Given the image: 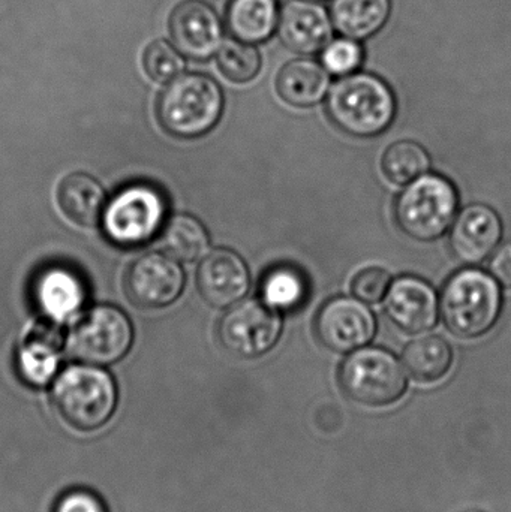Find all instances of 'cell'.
Instances as JSON below:
<instances>
[{
	"label": "cell",
	"mask_w": 511,
	"mask_h": 512,
	"mask_svg": "<svg viewBox=\"0 0 511 512\" xmlns=\"http://www.w3.org/2000/svg\"><path fill=\"white\" fill-rule=\"evenodd\" d=\"M330 120L351 137H377L392 125L396 98L377 75L354 72L330 87L326 99Z\"/></svg>",
	"instance_id": "6da1fadb"
},
{
	"label": "cell",
	"mask_w": 511,
	"mask_h": 512,
	"mask_svg": "<svg viewBox=\"0 0 511 512\" xmlns=\"http://www.w3.org/2000/svg\"><path fill=\"white\" fill-rule=\"evenodd\" d=\"M224 110V95L213 78L203 74L179 75L170 81L156 102V116L165 132L191 140L215 128Z\"/></svg>",
	"instance_id": "7a4b0ae2"
},
{
	"label": "cell",
	"mask_w": 511,
	"mask_h": 512,
	"mask_svg": "<svg viewBox=\"0 0 511 512\" xmlns=\"http://www.w3.org/2000/svg\"><path fill=\"white\" fill-rule=\"evenodd\" d=\"M440 309L444 324L455 336L480 337L494 327L500 316V286L485 271L465 268L447 280Z\"/></svg>",
	"instance_id": "3957f363"
},
{
	"label": "cell",
	"mask_w": 511,
	"mask_h": 512,
	"mask_svg": "<svg viewBox=\"0 0 511 512\" xmlns=\"http://www.w3.org/2000/svg\"><path fill=\"white\" fill-rule=\"evenodd\" d=\"M59 417L81 432L104 426L117 403L113 378L98 367L71 366L60 373L51 391Z\"/></svg>",
	"instance_id": "277c9868"
},
{
	"label": "cell",
	"mask_w": 511,
	"mask_h": 512,
	"mask_svg": "<svg viewBox=\"0 0 511 512\" xmlns=\"http://www.w3.org/2000/svg\"><path fill=\"white\" fill-rule=\"evenodd\" d=\"M456 210L455 186L438 174H426L408 183L395 203L399 228L420 242H432L444 236L455 221Z\"/></svg>",
	"instance_id": "5b68a950"
},
{
	"label": "cell",
	"mask_w": 511,
	"mask_h": 512,
	"mask_svg": "<svg viewBox=\"0 0 511 512\" xmlns=\"http://www.w3.org/2000/svg\"><path fill=\"white\" fill-rule=\"evenodd\" d=\"M167 201L155 186L135 183L114 195L102 215L105 236L123 249L149 243L164 225Z\"/></svg>",
	"instance_id": "8992f818"
},
{
	"label": "cell",
	"mask_w": 511,
	"mask_h": 512,
	"mask_svg": "<svg viewBox=\"0 0 511 512\" xmlns=\"http://www.w3.org/2000/svg\"><path fill=\"white\" fill-rule=\"evenodd\" d=\"M339 381L351 400L371 408L392 405L407 390L404 367L392 352L381 348L357 349L348 355Z\"/></svg>",
	"instance_id": "52a82bcc"
},
{
	"label": "cell",
	"mask_w": 511,
	"mask_h": 512,
	"mask_svg": "<svg viewBox=\"0 0 511 512\" xmlns=\"http://www.w3.org/2000/svg\"><path fill=\"white\" fill-rule=\"evenodd\" d=\"M134 339L128 316L113 306H96L69 334V352L89 364H113L125 357Z\"/></svg>",
	"instance_id": "ba28073f"
},
{
	"label": "cell",
	"mask_w": 511,
	"mask_h": 512,
	"mask_svg": "<svg viewBox=\"0 0 511 512\" xmlns=\"http://www.w3.org/2000/svg\"><path fill=\"white\" fill-rule=\"evenodd\" d=\"M282 333L279 312L257 300L233 304L218 325L224 349L240 358H257L278 343Z\"/></svg>",
	"instance_id": "9c48e42d"
},
{
	"label": "cell",
	"mask_w": 511,
	"mask_h": 512,
	"mask_svg": "<svg viewBox=\"0 0 511 512\" xmlns=\"http://www.w3.org/2000/svg\"><path fill=\"white\" fill-rule=\"evenodd\" d=\"M315 331L327 349L347 354L363 348L374 339L377 319L359 298L336 297L321 307Z\"/></svg>",
	"instance_id": "30bf717a"
},
{
	"label": "cell",
	"mask_w": 511,
	"mask_h": 512,
	"mask_svg": "<svg viewBox=\"0 0 511 512\" xmlns=\"http://www.w3.org/2000/svg\"><path fill=\"white\" fill-rule=\"evenodd\" d=\"M185 285L182 267L174 258L146 254L135 259L125 274V294L140 309H162L182 294Z\"/></svg>",
	"instance_id": "8fae6325"
},
{
	"label": "cell",
	"mask_w": 511,
	"mask_h": 512,
	"mask_svg": "<svg viewBox=\"0 0 511 512\" xmlns=\"http://www.w3.org/2000/svg\"><path fill=\"white\" fill-rule=\"evenodd\" d=\"M170 33L177 50L198 62L215 56L224 42V24L218 12L203 0H185L176 6Z\"/></svg>",
	"instance_id": "7c38bea8"
},
{
	"label": "cell",
	"mask_w": 511,
	"mask_h": 512,
	"mask_svg": "<svg viewBox=\"0 0 511 512\" xmlns=\"http://www.w3.org/2000/svg\"><path fill=\"white\" fill-rule=\"evenodd\" d=\"M330 12L317 0H287L279 9V39L294 53L314 54L333 38Z\"/></svg>",
	"instance_id": "4fadbf2b"
},
{
	"label": "cell",
	"mask_w": 511,
	"mask_h": 512,
	"mask_svg": "<svg viewBox=\"0 0 511 512\" xmlns=\"http://www.w3.org/2000/svg\"><path fill=\"white\" fill-rule=\"evenodd\" d=\"M503 224L491 207L471 204L453 222L450 249L459 262L477 265L497 251Z\"/></svg>",
	"instance_id": "5bb4252c"
},
{
	"label": "cell",
	"mask_w": 511,
	"mask_h": 512,
	"mask_svg": "<svg viewBox=\"0 0 511 512\" xmlns=\"http://www.w3.org/2000/svg\"><path fill=\"white\" fill-rule=\"evenodd\" d=\"M249 270L236 252L215 249L198 265L197 288L204 301L213 307L239 303L249 289Z\"/></svg>",
	"instance_id": "9a60e30c"
},
{
	"label": "cell",
	"mask_w": 511,
	"mask_h": 512,
	"mask_svg": "<svg viewBox=\"0 0 511 512\" xmlns=\"http://www.w3.org/2000/svg\"><path fill=\"white\" fill-rule=\"evenodd\" d=\"M384 306L390 321L405 333H423L438 321L437 292L419 277L396 279L387 291Z\"/></svg>",
	"instance_id": "2e32d148"
},
{
	"label": "cell",
	"mask_w": 511,
	"mask_h": 512,
	"mask_svg": "<svg viewBox=\"0 0 511 512\" xmlns=\"http://www.w3.org/2000/svg\"><path fill=\"white\" fill-rule=\"evenodd\" d=\"M86 295L81 277L65 267L45 268L33 283L35 306L53 322L66 321L80 312Z\"/></svg>",
	"instance_id": "e0dca14e"
},
{
	"label": "cell",
	"mask_w": 511,
	"mask_h": 512,
	"mask_svg": "<svg viewBox=\"0 0 511 512\" xmlns=\"http://www.w3.org/2000/svg\"><path fill=\"white\" fill-rule=\"evenodd\" d=\"M330 84V74L321 63L312 59H297L281 69L276 90L287 104L308 108L326 98Z\"/></svg>",
	"instance_id": "ac0fdd59"
},
{
	"label": "cell",
	"mask_w": 511,
	"mask_h": 512,
	"mask_svg": "<svg viewBox=\"0 0 511 512\" xmlns=\"http://www.w3.org/2000/svg\"><path fill=\"white\" fill-rule=\"evenodd\" d=\"M57 203L63 215L78 227H95L104 213L105 194L95 179L74 173L60 182Z\"/></svg>",
	"instance_id": "d6986e66"
},
{
	"label": "cell",
	"mask_w": 511,
	"mask_h": 512,
	"mask_svg": "<svg viewBox=\"0 0 511 512\" xmlns=\"http://www.w3.org/2000/svg\"><path fill=\"white\" fill-rule=\"evenodd\" d=\"M329 12L342 36L363 41L383 29L392 12V0H332Z\"/></svg>",
	"instance_id": "ffe728a7"
},
{
	"label": "cell",
	"mask_w": 511,
	"mask_h": 512,
	"mask_svg": "<svg viewBox=\"0 0 511 512\" xmlns=\"http://www.w3.org/2000/svg\"><path fill=\"white\" fill-rule=\"evenodd\" d=\"M276 0H231L227 9V27L239 41L260 44L278 27Z\"/></svg>",
	"instance_id": "44dd1931"
},
{
	"label": "cell",
	"mask_w": 511,
	"mask_h": 512,
	"mask_svg": "<svg viewBox=\"0 0 511 512\" xmlns=\"http://www.w3.org/2000/svg\"><path fill=\"white\" fill-rule=\"evenodd\" d=\"M308 292L305 274L293 265L270 268L261 282L263 303L279 313L300 309L308 298Z\"/></svg>",
	"instance_id": "7402d4cb"
},
{
	"label": "cell",
	"mask_w": 511,
	"mask_h": 512,
	"mask_svg": "<svg viewBox=\"0 0 511 512\" xmlns=\"http://www.w3.org/2000/svg\"><path fill=\"white\" fill-rule=\"evenodd\" d=\"M405 367L420 382H435L449 372L453 363V351L440 336H423L413 340L405 348Z\"/></svg>",
	"instance_id": "603a6c76"
},
{
	"label": "cell",
	"mask_w": 511,
	"mask_h": 512,
	"mask_svg": "<svg viewBox=\"0 0 511 512\" xmlns=\"http://www.w3.org/2000/svg\"><path fill=\"white\" fill-rule=\"evenodd\" d=\"M59 346L51 333H38L21 345L17 369L21 379L33 387H44L59 366Z\"/></svg>",
	"instance_id": "cb8c5ba5"
},
{
	"label": "cell",
	"mask_w": 511,
	"mask_h": 512,
	"mask_svg": "<svg viewBox=\"0 0 511 512\" xmlns=\"http://www.w3.org/2000/svg\"><path fill=\"white\" fill-rule=\"evenodd\" d=\"M162 246L171 258L192 262L203 256L209 248V234L198 219L177 215L165 227Z\"/></svg>",
	"instance_id": "d4e9b609"
},
{
	"label": "cell",
	"mask_w": 511,
	"mask_h": 512,
	"mask_svg": "<svg viewBox=\"0 0 511 512\" xmlns=\"http://www.w3.org/2000/svg\"><path fill=\"white\" fill-rule=\"evenodd\" d=\"M381 167L390 182L408 185L429 170L431 158L419 143L398 141L384 153Z\"/></svg>",
	"instance_id": "484cf974"
},
{
	"label": "cell",
	"mask_w": 511,
	"mask_h": 512,
	"mask_svg": "<svg viewBox=\"0 0 511 512\" xmlns=\"http://www.w3.org/2000/svg\"><path fill=\"white\" fill-rule=\"evenodd\" d=\"M219 69L234 83H248L257 77L261 69V54L255 44L227 39L216 53Z\"/></svg>",
	"instance_id": "4316f807"
},
{
	"label": "cell",
	"mask_w": 511,
	"mask_h": 512,
	"mask_svg": "<svg viewBox=\"0 0 511 512\" xmlns=\"http://www.w3.org/2000/svg\"><path fill=\"white\" fill-rule=\"evenodd\" d=\"M143 65L147 75L159 83H167L185 69L183 54L167 41H155L146 48Z\"/></svg>",
	"instance_id": "83f0119b"
},
{
	"label": "cell",
	"mask_w": 511,
	"mask_h": 512,
	"mask_svg": "<svg viewBox=\"0 0 511 512\" xmlns=\"http://www.w3.org/2000/svg\"><path fill=\"white\" fill-rule=\"evenodd\" d=\"M362 60V45L356 39L347 38V36L332 39L321 50V65L329 74L339 75V77L357 72L362 65Z\"/></svg>",
	"instance_id": "f1b7e54d"
},
{
	"label": "cell",
	"mask_w": 511,
	"mask_h": 512,
	"mask_svg": "<svg viewBox=\"0 0 511 512\" xmlns=\"http://www.w3.org/2000/svg\"><path fill=\"white\" fill-rule=\"evenodd\" d=\"M390 285H392V279L384 268L369 267L357 273L351 283V289L363 303L374 304L386 298Z\"/></svg>",
	"instance_id": "f546056e"
},
{
	"label": "cell",
	"mask_w": 511,
	"mask_h": 512,
	"mask_svg": "<svg viewBox=\"0 0 511 512\" xmlns=\"http://www.w3.org/2000/svg\"><path fill=\"white\" fill-rule=\"evenodd\" d=\"M53 512H107L104 502L89 490L75 489L60 496Z\"/></svg>",
	"instance_id": "4dcf8cb0"
},
{
	"label": "cell",
	"mask_w": 511,
	"mask_h": 512,
	"mask_svg": "<svg viewBox=\"0 0 511 512\" xmlns=\"http://www.w3.org/2000/svg\"><path fill=\"white\" fill-rule=\"evenodd\" d=\"M489 271L504 288H511V243L498 248L489 262Z\"/></svg>",
	"instance_id": "1f68e13d"
},
{
	"label": "cell",
	"mask_w": 511,
	"mask_h": 512,
	"mask_svg": "<svg viewBox=\"0 0 511 512\" xmlns=\"http://www.w3.org/2000/svg\"><path fill=\"white\" fill-rule=\"evenodd\" d=\"M470 512H477V511H470Z\"/></svg>",
	"instance_id": "d6a6232c"
},
{
	"label": "cell",
	"mask_w": 511,
	"mask_h": 512,
	"mask_svg": "<svg viewBox=\"0 0 511 512\" xmlns=\"http://www.w3.org/2000/svg\"><path fill=\"white\" fill-rule=\"evenodd\" d=\"M317 2H320V0H317Z\"/></svg>",
	"instance_id": "836d02e7"
}]
</instances>
